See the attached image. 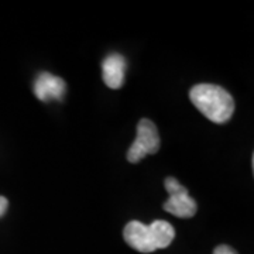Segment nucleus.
I'll return each mask as SVG.
<instances>
[{"mask_svg": "<svg viewBox=\"0 0 254 254\" xmlns=\"http://www.w3.org/2000/svg\"><path fill=\"white\" fill-rule=\"evenodd\" d=\"M190 99L205 118L218 125L229 122L235 112V100L232 95L218 85H195L190 91Z\"/></svg>", "mask_w": 254, "mask_h": 254, "instance_id": "1", "label": "nucleus"}, {"mask_svg": "<svg viewBox=\"0 0 254 254\" xmlns=\"http://www.w3.org/2000/svg\"><path fill=\"white\" fill-rule=\"evenodd\" d=\"M160 150V136L155 125L148 119H141L137 126V137L127 151V160L131 164L141 161L147 154H155Z\"/></svg>", "mask_w": 254, "mask_h": 254, "instance_id": "2", "label": "nucleus"}, {"mask_svg": "<svg viewBox=\"0 0 254 254\" xmlns=\"http://www.w3.org/2000/svg\"><path fill=\"white\" fill-rule=\"evenodd\" d=\"M165 190L170 193V198L164 203V209L177 218H192L196 210V202L192 199L188 190L181 185L173 177L165 180Z\"/></svg>", "mask_w": 254, "mask_h": 254, "instance_id": "3", "label": "nucleus"}, {"mask_svg": "<svg viewBox=\"0 0 254 254\" xmlns=\"http://www.w3.org/2000/svg\"><path fill=\"white\" fill-rule=\"evenodd\" d=\"M123 239L131 249L140 253L147 254L155 252L148 226L138 220H131L130 223H127L123 230Z\"/></svg>", "mask_w": 254, "mask_h": 254, "instance_id": "4", "label": "nucleus"}, {"mask_svg": "<svg viewBox=\"0 0 254 254\" xmlns=\"http://www.w3.org/2000/svg\"><path fill=\"white\" fill-rule=\"evenodd\" d=\"M33 91L41 102L61 100L66 91L65 82L50 72H43L34 82Z\"/></svg>", "mask_w": 254, "mask_h": 254, "instance_id": "5", "label": "nucleus"}, {"mask_svg": "<svg viewBox=\"0 0 254 254\" xmlns=\"http://www.w3.org/2000/svg\"><path fill=\"white\" fill-rule=\"evenodd\" d=\"M126 60L120 54H110L102 64L103 81L110 89H119L125 82Z\"/></svg>", "mask_w": 254, "mask_h": 254, "instance_id": "6", "label": "nucleus"}, {"mask_svg": "<svg viewBox=\"0 0 254 254\" xmlns=\"http://www.w3.org/2000/svg\"><path fill=\"white\" fill-rule=\"evenodd\" d=\"M150 236L154 249H165L173 243L175 237V230L173 225H170L165 220H154L151 225H148Z\"/></svg>", "mask_w": 254, "mask_h": 254, "instance_id": "7", "label": "nucleus"}, {"mask_svg": "<svg viewBox=\"0 0 254 254\" xmlns=\"http://www.w3.org/2000/svg\"><path fill=\"white\" fill-rule=\"evenodd\" d=\"M213 254H237L230 246L226 245H220L218 246L215 250H213Z\"/></svg>", "mask_w": 254, "mask_h": 254, "instance_id": "8", "label": "nucleus"}, {"mask_svg": "<svg viewBox=\"0 0 254 254\" xmlns=\"http://www.w3.org/2000/svg\"><path fill=\"white\" fill-rule=\"evenodd\" d=\"M9 208V200L4 196H0V218L6 213V210Z\"/></svg>", "mask_w": 254, "mask_h": 254, "instance_id": "9", "label": "nucleus"}]
</instances>
